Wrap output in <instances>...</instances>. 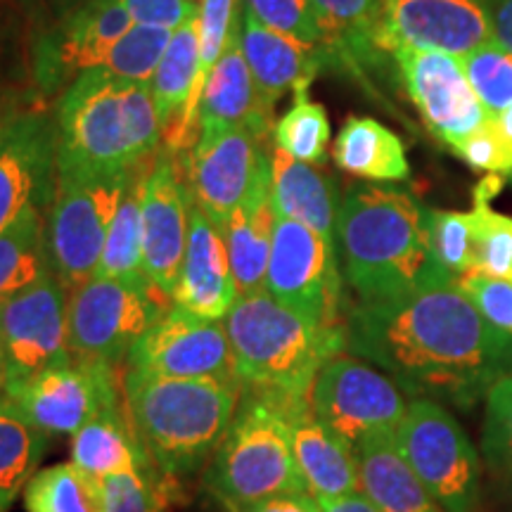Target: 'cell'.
<instances>
[{
	"instance_id": "1",
	"label": "cell",
	"mask_w": 512,
	"mask_h": 512,
	"mask_svg": "<svg viewBox=\"0 0 512 512\" xmlns=\"http://www.w3.org/2000/svg\"><path fill=\"white\" fill-rule=\"evenodd\" d=\"M347 349L370 361L413 399L472 408L512 375V335L494 328L456 280L389 304H358Z\"/></svg>"
},
{
	"instance_id": "2",
	"label": "cell",
	"mask_w": 512,
	"mask_h": 512,
	"mask_svg": "<svg viewBox=\"0 0 512 512\" xmlns=\"http://www.w3.org/2000/svg\"><path fill=\"white\" fill-rule=\"evenodd\" d=\"M335 233L344 278L358 304L399 302L456 280L432 254L427 209L403 190H349L339 204Z\"/></svg>"
},
{
	"instance_id": "3",
	"label": "cell",
	"mask_w": 512,
	"mask_h": 512,
	"mask_svg": "<svg viewBox=\"0 0 512 512\" xmlns=\"http://www.w3.org/2000/svg\"><path fill=\"white\" fill-rule=\"evenodd\" d=\"M162 133L150 83L88 69L57 107V178L128 174L155 155Z\"/></svg>"
},
{
	"instance_id": "4",
	"label": "cell",
	"mask_w": 512,
	"mask_h": 512,
	"mask_svg": "<svg viewBox=\"0 0 512 512\" xmlns=\"http://www.w3.org/2000/svg\"><path fill=\"white\" fill-rule=\"evenodd\" d=\"M245 392L266 394L285 406H309L320 368L347 349V332L328 328L280 304L266 290L238 297L223 318Z\"/></svg>"
},
{
	"instance_id": "5",
	"label": "cell",
	"mask_w": 512,
	"mask_h": 512,
	"mask_svg": "<svg viewBox=\"0 0 512 512\" xmlns=\"http://www.w3.org/2000/svg\"><path fill=\"white\" fill-rule=\"evenodd\" d=\"M126 415L147 458L164 477L200 470L238 413V380H181L126 370Z\"/></svg>"
},
{
	"instance_id": "6",
	"label": "cell",
	"mask_w": 512,
	"mask_h": 512,
	"mask_svg": "<svg viewBox=\"0 0 512 512\" xmlns=\"http://www.w3.org/2000/svg\"><path fill=\"white\" fill-rule=\"evenodd\" d=\"M302 408L242 389L238 413L204 467V486L223 508L252 512L273 498L309 494L290 439V415Z\"/></svg>"
},
{
	"instance_id": "7",
	"label": "cell",
	"mask_w": 512,
	"mask_h": 512,
	"mask_svg": "<svg viewBox=\"0 0 512 512\" xmlns=\"http://www.w3.org/2000/svg\"><path fill=\"white\" fill-rule=\"evenodd\" d=\"M394 441L444 512H479L482 463L463 425L446 411L444 403L413 399Z\"/></svg>"
},
{
	"instance_id": "8",
	"label": "cell",
	"mask_w": 512,
	"mask_h": 512,
	"mask_svg": "<svg viewBox=\"0 0 512 512\" xmlns=\"http://www.w3.org/2000/svg\"><path fill=\"white\" fill-rule=\"evenodd\" d=\"M171 299L152 287L112 278L83 280L67 290L69 349L79 361H98L117 368L131 354L133 344L166 311Z\"/></svg>"
},
{
	"instance_id": "9",
	"label": "cell",
	"mask_w": 512,
	"mask_h": 512,
	"mask_svg": "<svg viewBox=\"0 0 512 512\" xmlns=\"http://www.w3.org/2000/svg\"><path fill=\"white\" fill-rule=\"evenodd\" d=\"M128 181L131 171L100 178H57L46 221V249L50 271L67 290L95 275Z\"/></svg>"
},
{
	"instance_id": "10",
	"label": "cell",
	"mask_w": 512,
	"mask_h": 512,
	"mask_svg": "<svg viewBox=\"0 0 512 512\" xmlns=\"http://www.w3.org/2000/svg\"><path fill=\"white\" fill-rule=\"evenodd\" d=\"M311 413L349 446L399 430L408 403L392 377L351 356H332L309 392Z\"/></svg>"
},
{
	"instance_id": "11",
	"label": "cell",
	"mask_w": 512,
	"mask_h": 512,
	"mask_svg": "<svg viewBox=\"0 0 512 512\" xmlns=\"http://www.w3.org/2000/svg\"><path fill=\"white\" fill-rule=\"evenodd\" d=\"M264 290L320 325L342 328L337 247L304 223L275 216Z\"/></svg>"
},
{
	"instance_id": "12",
	"label": "cell",
	"mask_w": 512,
	"mask_h": 512,
	"mask_svg": "<svg viewBox=\"0 0 512 512\" xmlns=\"http://www.w3.org/2000/svg\"><path fill=\"white\" fill-rule=\"evenodd\" d=\"M3 399L46 437L76 434L102 408L121 403L117 368L72 358L12 384Z\"/></svg>"
},
{
	"instance_id": "13",
	"label": "cell",
	"mask_w": 512,
	"mask_h": 512,
	"mask_svg": "<svg viewBox=\"0 0 512 512\" xmlns=\"http://www.w3.org/2000/svg\"><path fill=\"white\" fill-rule=\"evenodd\" d=\"M268 174L271 152L264 150V136L242 126L216 128L200 131L190 152L188 188L197 207L223 230Z\"/></svg>"
},
{
	"instance_id": "14",
	"label": "cell",
	"mask_w": 512,
	"mask_h": 512,
	"mask_svg": "<svg viewBox=\"0 0 512 512\" xmlns=\"http://www.w3.org/2000/svg\"><path fill=\"white\" fill-rule=\"evenodd\" d=\"M0 339L8 366L5 389L72 361L67 287L53 271L38 278L27 290L0 302Z\"/></svg>"
},
{
	"instance_id": "15",
	"label": "cell",
	"mask_w": 512,
	"mask_h": 512,
	"mask_svg": "<svg viewBox=\"0 0 512 512\" xmlns=\"http://www.w3.org/2000/svg\"><path fill=\"white\" fill-rule=\"evenodd\" d=\"M128 370L181 380H238L226 325L171 306L133 344Z\"/></svg>"
},
{
	"instance_id": "16",
	"label": "cell",
	"mask_w": 512,
	"mask_h": 512,
	"mask_svg": "<svg viewBox=\"0 0 512 512\" xmlns=\"http://www.w3.org/2000/svg\"><path fill=\"white\" fill-rule=\"evenodd\" d=\"M392 55L420 117L451 150L491 117L467 81L460 57L415 48H396Z\"/></svg>"
},
{
	"instance_id": "17",
	"label": "cell",
	"mask_w": 512,
	"mask_h": 512,
	"mask_svg": "<svg viewBox=\"0 0 512 512\" xmlns=\"http://www.w3.org/2000/svg\"><path fill=\"white\" fill-rule=\"evenodd\" d=\"M494 43L489 0H389L380 53L396 48L439 50L465 57Z\"/></svg>"
},
{
	"instance_id": "18",
	"label": "cell",
	"mask_w": 512,
	"mask_h": 512,
	"mask_svg": "<svg viewBox=\"0 0 512 512\" xmlns=\"http://www.w3.org/2000/svg\"><path fill=\"white\" fill-rule=\"evenodd\" d=\"M57 124L46 112H15L0 128V233L27 207L53 202Z\"/></svg>"
},
{
	"instance_id": "19",
	"label": "cell",
	"mask_w": 512,
	"mask_h": 512,
	"mask_svg": "<svg viewBox=\"0 0 512 512\" xmlns=\"http://www.w3.org/2000/svg\"><path fill=\"white\" fill-rule=\"evenodd\" d=\"M192 204V192L178 174L171 150L159 152L143 188V268L147 283L169 299L188 247Z\"/></svg>"
},
{
	"instance_id": "20",
	"label": "cell",
	"mask_w": 512,
	"mask_h": 512,
	"mask_svg": "<svg viewBox=\"0 0 512 512\" xmlns=\"http://www.w3.org/2000/svg\"><path fill=\"white\" fill-rule=\"evenodd\" d=\"M124 0H86L43 38L36 55V79L46 91L72 83L102 67L114 43L133 27Z\"/></svg>"
},
{
	"instance_id": "21",
	"label": "cell",
	"mask_w": 512,
	"mask_h": 512,
	"mask_svg": "<svg viewBox=\"0 0 512 512\" xmlns=\"http://www.w3.org/2000/svg\"><path fill=\"white\" fill-rule=\"evenodd\" d=\"M171 299L178 309L207 320H223L238 302L226 240L197 204L190 211L188 247Z\"/></svg>"
},
{
	"instance_id": "22",
	"label": "cell",
	"mask_w": 512,
	"mask_h": 512,
	"mask_svg": "<svg viewBox=\"0 0 512 512\" xmlns=\"http://www.w3.org/2000/svg\"><path fill=\"white\" fill-rule=\"evenodd\" d=\"M240 24L238 19L226 50L204 81L200 107H197V126L200 131L242 126L266 138L273 128V107L259 93L254 76L249 72L245 53H242Z\"/></svg>"
},
{
	"instance_id": "23",
	"label": "cell",
	"mask_w": 512,
	"mask_h": 512,
	"mask_svg": "<svg viewBox=\"0 0 512 512\" xmlns=\"http://www.w3.org/2000/svg\"><path fill=\"white\" fill-rule=\"evenodd\" d=\"M240 41L256 88L271 107L287 91H294L297 83L316 79L325 55H330V50L306 46L297 38L268 29L252 12L245 10V5H242Z\"/></svg>"
},
{
	"instance_id": "24",
	"label": "cell",
	"mask_w": 512,
	"mask_h": 512,
	"mask_svg": "<svg viewBox=\"0 0 512 512\" xmlns=\"http://www.w3.org/2000/svg\"><path fill=\"white\" fill-rule=\"evenodd\" d=\"M290 439L294 463L313 498L323 501L361 491L354 446L325 427L311 406L290 415Z\"/></svg>"
},
{
	"instance_id": "25",
	"label": "cell",
	"mask_w": 512,
	"mask_h": 512,
	"mask_svg": "<svg viewBox=\"0 0 512 512\" xmlns=\"http://www.w3.org/2000/svg\"><path fill=\"white\" fill-rule=\"evenodd\" d=\"M271 202L275 216L304 223L325 240L335 242L337 190L316 164L299 162L283 150L271 152Z\"/></svg>"
},
{
	"instance_id": "26",
	"label": "cell",
	"mask_w": 512,
	"mask_h": 512,
	"mask_svg": "<svg viewBox=\"0 0 512 512\" xmlns=\"http://www.w3.org/2000/svg\"><path fill=\"white\" fill-rule=\"evenodd\" d=\"M361 494L380 512H444L411 470L394 434L361 441L356 448Z\"/></svg>"
},
{
	"instance_id": "27",
	"label": "cell",
	"mask_w": 512,
	"mask_h": 512,
	"mask_svg": "<svg viewBox=\"0 0 512 512\" xmlns=\"http://www.w3.org/2000/svg\"><path fill=\"white\" fill-rule=\"evenodd\" d=\"M273 226L275 209L271 202V174H268L221 230L228 247L238 297L264 290Z\"/></svg>"
},
{
	"instance_id": "28",
	"label": "cell",
	"mask_w": 512,
	"mask_h": 512,
	"mask_svg": "<svg viewBox=\"0 0 512 512\" xmlns=\"http://www.w3.org/2000/svg\"><path fill=\"white\" fill-rule=\"evenodd\" d=\"M147 453L133 434L126 406H107L72 434V463L95 482L126 475L145 463Z\"/></svg>"
},
{
	"instance_id": "29",
	"label": "cell",
	"mask_w": 512,
	"mask_h": 512,
	"mask_svg": "<svg viewBox=\"0 0 512 512\" xmlns=\"http://www.w3.org/2000/svg\"><path fill=\"white\" fill-rule=\"evenodd\" d=\"M332 157L339 169L368 181L396 183L411 176L403 140L373 117L344 121L332 147Z\"/></svg>"
},
{
	"instance_id": "30",
	"label": "cell",
	"mask_w": 512,
	"mask_h": 512,
	"mask_svg": "<svg viewBox=\"0 0 512 512\" xmlns=\"http://www.w3.org/2000/svg\"><path fill=\"white\" fill-rule=\"evenodd\" d=\"M197 76H200V34H197V15H192L181 27L171 31L169 46L150 81L152 100L166 136L174 131L183 112L188 110Z\"/></svg>"
},
{
	"instance_id": "31",
	"label": "cell",
	"mask_w": 512,
	"mask_h": 512,
	"mask_svg": "<svg viewBox=\"0 0 512 512\" xmlns=\"http://www.w3.org/2000/svg\"><path fill=\"white\" fill-rule=\"evenodd\" d=\"M145 171L133 169L126 195L119 204L110 233H107L105 249H102L95 275L98 278L124 280V283L152 287L145 278L143 268V188ZM155 290V287H152Z\"/></svg>"
},
{
	"instance_id": "32",
	"label": "cell",
	"mask_w": 512,
	"mask_h": 512,
	"mask_svg": "<svg viewBox=\"0 0 512 512\" xmlns=\"http://www.w3.org/2000/svg\"><path fill=\"white\" fill-rule=\"evenodd\" d=\"M50 271L41 207H27L0 233V302Z\"/></svg>"
},
{
	"instance_id": "33",
	"label": "cell",
	"mask_w": 512,
	"mask_h": 512,
	"mask_svg": "<svg viewBox=\"0 0 512 512\" xmlns=\"http://www.w3.org/2000/svg\"><path fill=\"white\" fill-rule=\"evenodd\" d=\"M48 444L50 437L36 430L15 406L0 401V512H8L24 494Z\"/></svg>"
},
{
	"instance_id": "34",
	"label": "cell",
	"mask_w": 512,
	"mask_h": 512,
	"mask_svg": "<svg viewBox=\"0 0 512 512\" xmlns=\"http://www.w3.org/2000/svg\"><path fill=\"white\" fill-rule=\"evenodd\" d=\"M389 0H313L330 50L368 57L380 53Z\"/></svg>"
},
{
	"instance_id": "35",
	"label": "cell",
	"mask_w": 512,
	"mask_h": 512,
	"mask_svg": "<svg viewBox=\"0 0 512 512\" xmlns=\"http://www.w3.org/2000/svg\"><path fill=\"white\" fill-rule=\"evenodd\" d=\"M311 81L294 86V100L271 128L273 145L299 162L323 164L330 143V119L320 102L309 98Z\"/></svg>"
},
{
	"instance_id": "36",
	"label": "cell",
	"mask_w": 512,
	"mask_h": 512,
	"mask_svg": "<svg viewBox=\"0 0 512 512\" xmlns=\"http://www.w3.org/2000/svg\"><path fill=\"white\" fill-rule=\"evenodd\" d=\"M27 512H102L100 486L74 463L38 470L24 489Z\"/></svg>"
},
{
	"instance_id": "37",
	"label": "cell",
	"mask_w": 512,
	"mask_h": 512,
	"mask_svg": "<svg viewBox=\"0 0 512 512\" xmlns=\"http://www.w3.org/2000/svg\"><path fill=\"white\" fill-rule=\"evenodd\" d=\"M171 41V31L150 24H133L124 36L114 43L102 69L121 81L150 83L155 76L166 46Z\"/></svg>"
},
{
	"instance_id": "38",
	"label": "cell",
	"mask_w": 512,
	"mask_h": 512,
	"mask_svg": "<svg viewBox=\"0 0 512 512\" xmlns=\"http://www.w3.org/2000/svg\"><path fill=\"white\" fill-rule=\"evenodd\" d=\"M102 512H164L169 486L152 460L138 470L98 482Z\"/></svg>"
},
{
	"instance_id": "39",
	"label": "cell",
	"mask_w": 512,
	"mask_h": 512,
	"mask_svg": "<svg viewBox=\"0 0 512 512\" xmlns=\"http://www.w3.org/2000/svg\"><path fill=\"white\" fill-rule=\"evenodd\" d=\"M427 235L432 254L453 278L475 268V235L472 211L427 209Z\"/></svg>"
},
{
	"instance_id": "40",
	"label": "cell",
	"mask_w": 512,
	"mask_h": 512,
	"mask_svg": "<svg viewBox=\"0 0 512 512\" xmlns=\"http://www.w3.org/2000/svg\"><path fill=\"white\" fill-rule=\"evenodd\" d=\"M475 268L491 278L512 280V216L498 214L491 202L475 200L472 209Z\"/></svg>"
},
{
	"instance_id": "41",
	"label": "cell",
	"mask_w": 512,
	"mask_h": 512,
	"mask_svg": "<svg viewBox=\"0 0 512 512\" xmlns=\"http://www.w3.org/2000/svg\"><path fill=\"white\" fill-rule=\"evenodd\" d=\"M460 62L486 110L501 114L512 107V50L489 43L460 57Z\"/></svg>"
},
{
	"instance_id": "42",
	"label": "cell",
	"mask_w": 512,
	"mask_h": 512,
	"mask_svg": "<svg viewBox=\"0 0 512 512\" xmlns=\"http://www.w3.org/2000/svg\"><path fill=\"white\" fill-rule=\"evenodd\" d=\"M482 453L489 470L512 484V375L486 394Z\"/></svg>"
},
{
	"instance_id": "43",
	"label": "cell",
	"mask_w": 512,
	"mask_h": 512,
	"mask_svg": "<svg viewBox=\"0 0 512 512\" xmlns=\"http://www.w3.org/2000/svg\"><path fill=\"white\" fill-rule=\"evenodd\" d=\"M242 5L268 29L297 38L306 46L330 50L313 0H242Z\"/></svg>"
},
{
	"instance_id": "44",
	"label": "cell",
	"mask_w": 512,
	"mask_h": 512,
	"mask_svg": "<svg viewBox=\"0 0 512 512\" xmlns=\"http://www.w3.org/2000/svg\"><path fill=\"white\" fill-rule=\"evenodd\" d=\"M453 152L463 157L472 169L512 176V138L498 124L496 114H491Z\"/></svg>"
},
{
	"instance_id": "45",
	"label": "cell",
	"mask_w": 512,
	"mask_h": 512,
	"mask_svg": "<svg viewBox=\"0 0 512 512\" xmlns=\"http://www.w3.org/2000/svg\"><path fill=\"white\" fill-rule=\"evenodd\" d=\"M456 283L494 328L512 335V280L467 271L456 278Z\"/></svg>"
},
{
	"instance_id": "46",
	"label": "cell",
	"mask_w": 512,
	"mask_h": 512,
	"mask_svg": "<svg viewBox=\"0 0 512 512\" xmlns=\"http://www.w3.org/2000/svg\"><path fill=\"white\" fill-rule=\"evenodd\" d=\"M124 5L136 24H150L169 31L178 29L185 19L200 12V8H192L185 0H124Z\"/></svg>"
},
{
	"instance_id": "47",
	"label": "cell",
	"mask_w": 512,
	"mask_h": 512,
	"mask_svg": "<svg viewBox=\"0 0 512 512\" xmlns=\"http://www.w3.org/2000/svg\"><path fill=\"white\" fill-rule=\"evenodd\" d=\"M491 27H494V43L512 50V0H489Z\"/></svg>"
},
{
	"instance_id": "48",
	"label": "cell",
	"mask_w": 512,
	"mask_h": 512,
	"mask_svg": "<svg viewBox=\"0 0 512 512\" xmlns=\"http://www.w3.org/2000/svg\"><path fill=\"white\" fill-rule=\"evenodd\" d=\"M252 512H320V503L311 494H290L273 498Z\"/></svg>"
},
{
	"instance_id": "49",
	"label": "cell",
	"mask_w": 512,
	"mask_h": 512,
	"mask_svg": "<svg viewBox=\"0 0 512 512\" xmlns=\"http://www.w3.org/2000/svg\"><path fill=\"white\" fill-rule=\"evenodd\" d=\"M318 503H320V512H380L366 496L361 494V491L342 496V498H323V501Z\"/></svg>"
},
{
	"instance_id": "50",
	"label": "cell",
	"mask_w": 512,
	"mask_h": 512,
	"mask_svg": "<svg viewBox=\"0 0 512 512\" xmlns=\"http://www.w3.org/2000/svg\"><path fill=\"white\" fill-rule=\"evenodd\" d=\"M15 114V110H12V102L5 93H0V128H3L5 124H8V119Z\"/></svg>"
},
{
	"instance_id": "51",
	"label": "cell",
	"mask_w": 512,
	"mask_h": 512,
	"mask_svg": "<svg viewBox=\"0 0 512 512\" xmlns=\"http://www.w3.org/2000/svg\"><path fill=\"white\" fill-rule=\"evenodd\" d=\"M5 384H8V366H5V351H3V339H0V401H3Z\"/></svg>"
},
{
	"instance_id": "52",
	"label": "cell",
	"mask_w": 512,
	"mask_h": 512,
	"mask_svg": "<svg viewBox=\"0 0 512 512\" xmlns=\"http://www.w3.org/2000/svg\"><path fill=\"white\" fill-rule=\"evenodd\" d=\"M496 119H498V124H501L503 131L512 138V107H508V110H503L501 114H496Z\"/></svg>"
},
{
	"instance_id": "53",
	"label": "cell",
	"mask_w": 512,
	"mask_h": 512,
	"mask_svg": "<svg viewBox=\"0 0 512 512\" xmlns=\"http://www.w3.org/2000/svg\"><path fill=\"white\" fill-rule=\"evenodd\" d=\"M50 3L60 5V8H69V10H76L79 5L86 3V0H50Z\"/></svg>"
},
{
	"instance_id": "54",
	"label": "cell",
	"mask_w": 512,
	"mask_h": 512,
	"mask_svg": "<svg viewBox=\"0 0 512 512\" xmlns=\"http://www.w3.org/2000/svg\"><path fill=\"white\" fill-rule=\"evenodd\" d=\"M185 3H190L192 8H200V5H202V0H185Z\"/></svg>"
}]
</instances>
